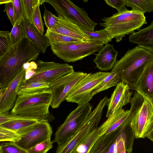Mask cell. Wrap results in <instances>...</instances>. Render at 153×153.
<instances>
[{
	"label": "cell",
	"mask_w": 153,
	"mask_h": 153,
	"mask_svg": "<svg viewBox=\"0 0 153 153\" xmlns=\"http://www.w3.org/2000/svg\"><path fill=\"white\" fill-rule=\"evenodd\" d=\"M39 121L34 119H19L0 124V127L13 131L22 137L34 128Z\"/></svg>",
	"instance_id": "cell-22"
},
{
	"label": "cell",
	"mask_w": 153,
	"mask_h": 153,
	"mask_svg": "<svg viewBox=\"0 0 153 153\" xmlns=\"http://www.w3.org/2000/svg\"><path fill=\"white\" fill-rule=\"evenodd\" d=\"M52 97L51 91L18 96L10 112L39 121L45 120L49 123L55 118L49 111Z\"/></svg>",
	"instance_id": "cell-4"
},
{
	"label": "cell",
	"mask_w": 153,
	"mask_h": 153,
	"mask_svg": "<svg viewBox=\"0 0 153 153\" xmlns=\"http://www.w3.org/2000/svg\"><path fill=\"white\" fill-rule=\"evenodd\" d=\"M15 23L22 20L23 17L27 19L23 0H13Z\"/></svg>",
	"instance_id": "cell-35"
},
{
	"label": "cell",
	"mask_w": 153,
	"mask_h": 153,
	"mask_svg": "<svg viewBox=\"0 0 153 153\" xmlns=\"http://www.w3.org/2000/svg\"><path fill=\"white\" fill-rule=\"evenodd\" d=\"M11 46L16 44L23 37H26L22 20L16 22L10 33Z\"/></svg>",
	"instance_id": "cell-28"
},
{
	"label": "cell",
	"mask_w": 153,
	"mask_h": 153,
	"mask_svg": "<svg viewBox=\"0 0 153 153\" xmlns=\"http://www.w3.org/2000/svg\"><path fill=\"white\" fill-rule=\"evenodd\" d=\"M109 99L105 97L100 100L95 108L91 113L72 136L64 143L57 146L55 153H71L83 139L98 127L104 107Z\"/></svg>",
	"instance_id": "cell-7"
},
{
	"label": "cell",
	"mask_w": 153,
	"mask_h": 153,
	"mask_svg": "<svg viewBox=\"0 0 153 153\" xmlns=\"http://www.w3.org/2000/svg\"><path fill=\"white\" fill-rule=\"evenodd\" d=\"M22 23L26 37L36 47L40 52L44 53L50 46L46 36L41 34L34 25L22 17Z\"/></svg>",
	"instance_id": "cell-18"
},
{
	"label": "cell",
	"mask_w": 153,
	"mask_h": 153,
	"mask_svg": "<svg viewBox=\"0 0 153 153\" xmlns=\"http://www.w3.org/2000/svg\"><path fill=\"white\" fill-rule=\"evenodd\" d=\"M128 40L138 46L153 47V21L146 27L131 34Z\"/></svg>",
	"instance_id": "cell-23"
},
{
	"label": "cell",
	"mask_w": 153,
	"mask_h": 153,
	"mask_svg": "<svg viewBox=\"0 0 153 153\" xmlns=\"http://www.w3.org/2000/svg\"><path fill=\"white\" fill-rule=\"evenodd\" d=\"M5 10L9 19L13 26L15 22L13 0L12 1L5 4Z\"/></svg>",
	"instance_id": "cell-39"
},
{
	"label": "cell",
	"mask_w": 153,
	"mask_h": 153,
	"mask_svg": "<svg viewBox=\"0 0 153 153\" xmlns=\"http://www.w3.org/2000/svg\"><path fill=\"white\" fill-rule=\"evenodd\" d=\"M110 72V74L92 91L91 94L92 97L99 92L116 86L119 82L121 81L120 76L118 74L112 71Z\"/></svg>",
	"instance_id": "cell-25"
},
{
	"label": "cell",
	"mask_w": 153,
	"mask_h": 153,
	"mask_svg": "<svg viewBox=\"0 0 153 153\" xmlns=\"http://www.w3.org/2000/svg\"><path fill=\"white\" fill-rule=\"evenodd\" d=\"M49 84V83L44 82L34 81L25 82L22 81L17 90V95L18 96L51 91Z\"/></svg>",
	"instance_id": "cell-24"
},
{
	"label": "cell",
	"mask_w": 153,
	"mask_h": 153,
	"mask_svg": "<svg viewBox=\"0 0 153 153\" xmlns=\"http://www.w3.org/2000/svg\"><path fill=\"white\" fill-rule=\"evenodd\" d=\"M111 119L108 117L99 126L87 135L75 147L71 153H88L96 140L105 133L110 126Z\"/></svg>",
	"instance_id": "cell-21"
},
{
	"label": "cell",
	"mask_w": 153,
	"mask_h": 153,
	"mask_svg": "<svg viewBox=\"0 0 153 153\" xmlns=\"http://www.w3.org/2000/svg\"><path fill=\"white\" fill-rule=\"evenodd\" d=\"M127 119L114 130L108 128L91 146L88 153H131L134 137Z\"/></svg>",
	"instance_id": "cell-3"
},
{
	"label": "cell",
	"mask_w": 153,
	"mask_h": 153,
	"mask_svg": "<svg viewBox=\"0 0 153 153\" xmlns=\"http://www.w3.org/2000/svg\"><path fill=\"white\" fill-rule=\"evenodd\" d=\"M36 62L37 67L33 74L28 78H25L23 82L41 81L50 83L74 71L73 67L67 63L45 62L40 60Z\"/></svg>",
	"instance_id": "cell-11"
},
{
	"label": "cell",
	"mask_w": 153,
	"mask_h": 153,
	"mask_svg": "<svg viewBox=\"0 0 153 153\" xmlns=\"http://www.w3.org/2000/svg\"><path fill=\"white\" fill-rule=\"evenodd\" d=\"M53 7L58 16L65 18L81 30L94 31L97 23L93 21L83 8L69 0H45Z\"/></svg>",
	"instance_id": "cell-8"
},
{
	"label": "cell",
	"mask_w": 153,
	"mask_h": 153,
	"mask_svg": "<svg viewBox=\"0 0 153 153\" xmlns=\"http://www.w3.org/2000/svg\"><path fill=\"white\" fill-rule=\"evenodd\" d=\"M110 72H98L87 74L74 85L67 95L65 100L81 105L92 98V91L110 74Z\"/></svg>",
	"instance_id": "cell-9"
},
{
	"label": "cell",
	"mask_w": 153,
	"mask_h": 153,
	"mask_svg": "<svg viewBox=\"0 0 153 153\" xmlns=\"http://www.w3.org/2000/svg\"><path fill=\"white\" fill-rule=\"evenodd\" d=\"M27 20L33 23V16L36 5L45 2V0H23Z\"/></svg>",
	"instance_id": "cell-30"
},
{
	"label": "cell",
	"mask_w": 153,
	"mask_h": 153,
	"mask_svg": "<svg viewBox=\"0 0 153 153\" xmlns=\"http://www.w3.org/2000/svg\"><path fill=\"white\" fill-rule=\"evenodd\" d=\"M7 89V87L0 89V97H1Z\"/></svg>",
	"instance_id": "cell-42"
},
{
	"label": "cell",
	"mask_w": 153,
	"mask_h": 153,
	"mask_svg": "<svg viewBox=\"0 0 153 153\" xmlns=\"http://www.w3.org/2000/svg\"><path fill=\"white\" fill-rule=\"evenodd\" d=\"M49 44L55 42L79 43L84 42L74 38L47 30L45 35Z\"/></svg>",
	"instance_id": "cell-27"
},
{
	"label": "cell",
	"mask_w": 153,
	"mask_h": 153,
	"mask_svg": "<svg viewBox=\"0 0 153 153\" xmlns=\"http://www.w3.org/2000/svg\"><path fill=\"white\" fill-rule=\"evenodd\" d=\"M130 90L128 86L121 81L117 84L109 99L107 117L115 112L121 111L124 106L130 102L133 93Z\"/></svg>",
	"instance_id": "cell-16"
},
{
	"label": "cell",
	"mask_w": 153,
	"mask_h": 153,
	"mask_svg": "<svg viewBox=\"0 0 153 153\" xmlns=\"http://www.w3.org/2000/svg\"><path fill=\"white\" fill-rule=\"evenodd\" d=\"M87 74L74 71L50 83L49 87L53 93L50 106L52 108H58L70 91L80 80Z\"/></svg>",
	"instance_id": "cell-12"
},
{
	"label": "cell",
	"mask_w": 153,
	"mask_h": 153,
	"mask_svg": "<svg viewBox=\"0 0 153 153\" xmlns=\"http://www.w3.org/2000/svg\"><path fill=\"white\" fill-rule=\"evenodd\" d=\"M135 91L149 101L153 98V60L145 68L135 85Z\"/></svg>",
	"instance_id": "cell-19"
},
{
	"label": "cell",
	"mask_w": 153,
	"mask_h": 153,
	"mask_svg": "<svg viewBox=\"0 0 153 153\" xmlns=\"http://www.w3.org/2000/svg\"><path fill=\"white\" fill-rule=\"evenodd\" d=\"M153 60V53L138 45L129 49L117 61L111 71L119 75L121 81L130 89L135 90V85L145 68Z\"/></svg>",
	"instance_id": "cell-2"
},
{
	"label": "cell",
	"mask_w": 153,
	"mask_h": 153,
	"mask_svg": "<svg viewBox=\"0 0 153 153\" xmlns=\"http://www.w3.org/2000/svg\"><path fill=\"white\" fill-rule=\"evenodd\" d=\"M41 3H39L36 6L33 16V23L34 25L40 32L43 34L44 32V24L41 17L39 8Z\"/></svg>",
	"instance_id": "cell-36"
},
{
	"label": "cell",
	"mask_w": 153,
	"mask_h": 153,
	"mask_svg": "<svg viewBox=\"0 0 153 153\" xmlns=\"http://www.w3.org/2000/svg\"><path fill=\"white\" fill-rule=\"evenodd\" d=\"M147 137L153 141V128L149 133Z\"/></svg>",
	"instance_id": "cell-40"
},
{
	"label": "cell",
	"mask_w": 153,
	"mask_h": 153,
	"mask_svg": "<svg viewBox=\"0 0 153 153\" xmlns=\"http://www.w3.org/2000/svg\"><path fill=\"white\" fill-rule=\"evenodd\" d=\"M21 137L16 133L0 127V141L16 143Z\"/></svg>",
	"instance_id": "cell-32"
},
{
	"label": "cell",
	"mask_w": 153,
	"mask_h": 153,
	"mask_svg": "<svg viewBox=\"0 0 153 153\" xmlns=\"http://www.w3.org/2000/svg\"><path fill=\"white\" fill-rule=\"evenodd\" d=\"M13 0H0V4H5L10 2L12 1Z\"/></svg>",
	"instance_id": "cell-43"
},
{
	"label": "cell",
	"mask_w": 153,
	"mask_h": 153,
	"mask_svg": "<svg viewBox=\"0 0 153 153\" xmlns=\"http://www.w3.org/2000/svg\"><path fill=\"white\" fill-rule=\"evenodd\" d=\"M53 147L50 138L27 150L26 153H47Z\"/></svg>",
	"instance_id": "cell-34"
},
{
	"label": "cell",
	"mask_w": 153,
	"mask_h": 153,
	"mask_svg": "<svg viewBox=\"0 0 153 153\" xmlns=\"http://www.w3.org/2000/svg\"><path fill=\"white\" fill-rule=\"evenodd\" d=\"M92 108L87 102L79 105L70 113L55 133L54 141L58 143V146L62 145L72 136L91 113Z\"/></svg>",
	"instance_id": "cell-10"
},
{
	"label": "cell",
	"mask_w": 153,
	"mask_h": 153,
	"mask_svg": "<svg viewBox=\"0 0 153 153\" xmlns=\"http://www.w3.org/2000/svg\"><path fill=\"white\" fill-rule=\"evenodd\" d=\"M102 42L95 40L79 43L55 42L50 45L53 54L64 62H74L94 54L104 47Z\"/></svg>",
	"instance_id": "cell-6"
},
{
	"label": "cell",
	"mask_w": 153,
	"mask_h": 153,
	"mask_svg": "<svg viewBox=\"0 0 153 153\" xmlns=\"http://www.w3.org/2000/svg\"><path fill=\"white\" fill-rule=\"evenodd\" d=\"M108 6L116 9L118 13L128 10L126 7L124 0H105Z\"/></svg>",
	"instance_id": "cell-38"
},
{
	"label": "cell",
	"mask_w": 153,
	"mask_h": 153,
	"mask_svg": "<svg viewBox=\"0 0 153 153\" xmlns=\"http://www.w3.org/2000/svg\"><path fill=\"white\" fill-rule=\"evenodd\" d=\"M118 51L113 47V45L107 43L98 53L93 61L96 67L102 71H107L112 69L117 61Z\"/></svg>",
	"instance_id": "cell-20"
},
{
	"label": "cell",
	"mask_w": 153,
	"mask_h": 153,
	"mask_svg": "<svg viewBox=\"0 0 153 153\" xmlns=\"http://www.w3.org/2000/svg\"><path fill=\"white\" fill-rule=\"evenodd\" d=\"M83 31L89 35L91 39L101 41L104 45H106L111 41L112 38L105 29H103L94 31L83 30Z\"/></svg>",
	"instance_id": "cell-29"
},
{
	"label": "cell",
	"mask_w": 153,
	"mask_h": 153,
	"mask_svg": "<svg viewBox=\"0 0 153 153\" xmlns=\"http://www.w3.org/2000/svg\"><path fill=\"white\" fill-rule=\"evenodd\" d=\"M27 151L15 143L7 142L0 144V153H26Z\"/></svg>",
	"instance_id": "cell-33"
},
{
	"label": "cell",
	"mask_w": 153,
	"mask_h": 153,
	"mask_svg": "<svg viewBox=\"0 0 153 153\" xmlns=\"http://www.w3.org/2000/svg\"><path fill=\"white\" fill-rule=\"evenodd\" d=\"M142 48H143L147 50H148L150 52L153 53V47L152 46H139Z\"/></svg>",
	"instance_id": "cell-41"
},
{
	"label": "cell",
	"mask_w": 153,
	"mask_h": 153,
	"mask_svg": "<svg viewBox=\"0 0 153 153\" xmlns=\"http://www.w3.org/2000/svg\"><path fill=\"white\" fill-rule=\"evenodd\" d=\"M29 66V62L24 65L22 70L7 87L4 93L0 97V113L8 112L14 107L18 96L17 90L25 79Z\"/></svg>",
	"instance_id": "cell-15"
},
{
	"label": "cell",
	"mask_w": 153,
	"mask_h": 153,
	"mask_svg": "<svg viewBox=\"0 0 153 153\" xmlns=\"http://www.w3.org/2000/svg\"><path fill=\"white\" fill-rule=\"evenodd\" d=\"M131 126L136 138L147 137L153 128V107L147 99L144 98L142 105L131 120Z\"/></svg>",
	"instance_id": "cell-13"
},
{
	"label": "cell",
	"mask_w": 153,
	"mask_h": 153,
	"mask_svg": "<svg viewBox=\"0 0 153 153\" xmlns=\"http://www.w3.org/2000/svg\"><path fill=\"white\" fill-rule=\"evenodd\" d=\"M104 22L100 23L104 27L112 39L117 42L121 41L126 35L139 31L142 26L147 24L144 14L137 10H128L117 13L112 16L104 17Z\"/></svg>",
	"instance_id": "cell-5"
},
{
	"label": "cell",
	"mask_w": 153,
	"mask_h": 153,
	"mask_svg": "<svg viewBox=\"0 0 153 153\" xmlns=\"http://www.w3.org/2000/svg\"><path fill=\"white\" fill-rule=\"evenodd\" d=\"M125 6L143 13L153 11V0H124Z\"/></svg>",
	"instance_id": "cell-26"
},
{
	"label": "cell",
	"mask_w": 153,
	"mask_h": 153,
	"mask_svg": "<svg viewBox=\"0 0 153 153\" xmlns=\"http://www.w3.org/2000/svg\"><path fill=\"white\" fill-rule=\"evenodd\" d=\"M153 107V98L150 101Z\"/></svg>",
	"instance_id": "cell-44"
},
{
	"label": "cell",
	"mask_w": 153,
	"mask_h": 153,
	"mask_svg": "<svg viewBox=\"0 0 153 153\" xmlns=\"http://www.w3.org/2000/svg\"><path fill=\"white\" fill-rule=\"evenodd\" d=\"M52 133V127L48 121H40L34 128L22 136L15 143L21 148L27 150L51 138Z\"/></svg>",
	"instance_id": "cell-14"
},
{
	"label": "cell",
	"mask_w": 153,
	"mask_h": 153,
	"mask_svg": "<svg viewBox=\"0 0 153 153\" xmlns=\"http://www.w3.org/2000/svg\"><path fill=\"white\" fill-rule=\"evenodd\" d=\"M10 33L7 31H0V57L3 56L11 47Z\"/></svg>",
	"instance_id": "cell-31"
},
{
	"label": "cell",
	"mask_w": 153,
	"mask_h": 153,
	"mask_svg": "<svg viewBox=\"0 0 153 153\" xmlns=\"http://www.w3.org/2000/svg\"><path fill=\"white\" fill-rule=\"evenodd\" d=\"M43 19L47 29L49 30L53 28L58 22V17L47 10L45 7Z\"/></svg>",
	"instance_id": "cell-37"
},
{
	"label": "cell",
	"mask_w": 153,
	"mask_h": 153,
	"mask_svg": "<svg viewBox=\"0 0 153 153\" xmlns=\"http://www.w3.org/2000/svg\"><path fill=\"white\" fill-rule=\"evenodd\" d=\"M58 17L56 25L53 28L48 30L74 38L84 42L91 40L89 35L68 19L60 16Z\"/></svg>",
	"instance_id": "cell-17"
},
{
	"label": "cell",
	"mask_w": 153,
	"mask_h": 153,
	"mask_svg": "<svg viewBox=\"0 0 153 153\" xmlns=\"http://www.w3.org/2000/svg\"><path fill=\"white\" fill-rule=\"evenodd\" d=\"M39 53L26 37L11 46L0 57V89L7 87L21 71L24 65L36 60Z\"/></svg>",
	"instance_id": "cell-1"
}]
</instances>
